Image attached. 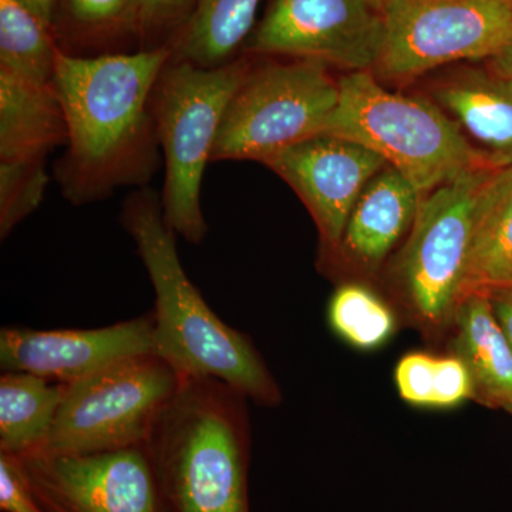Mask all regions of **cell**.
Wrapping results in <instances>:
<instances>
[{
  "mask_svg": "<svg viewBox=\"0 0 512 512\" xmlns=\"http://www.w3.org/2000/svg\"><path fill=\"white\" fill-rule=\"evenodd\" d=\"M15 458L46 512H165L147 444Z\"/></svg>",
  "mask_w": 512,
  "mask_h": 512,
  "instance_id": "11",
  "label": "cell"
},
{
  "mask_svg": "<svg viewBox=\"0 0 512 512\" xmlns=\"http://www.w3.org/2000/svg\"><path fill=\"white\" fill-rule=\"evenodd\" d=\"M488 69L493 70L494 73L500 76L512 79V35L508 42L501 47L497 55L491 57Z\"/></svg>",
  "mask_w": 512,
  "mask_h": 512,
  "instance_id": "30",
  "label": "cell"
},
{
  "mask_svg": "<svg viewBox=\"0 0 512 512\" xmlns=\"http://www.w3.org/2000/svg\"><path fill=\"white\" fill-rule=\"evenodd\" d=\"M491 302H493L495 316L512 345V288L493 293Z\"/></svg>",
  "mask_w": 512,
  "mask_h": 512,
  "instance_id": "29",
  "label": "cell"
},
{
  "mask_svg": "<svg viewBox=\"0 0 512 512\" xmlns=\"http://www.w3.org/2000/svg\"><path fill=\"white\" fill-rule=\"evenodd\" d=\"M386 39L376 70L412 80L497 55L512 35V0H380Z\"/></svg>",
  "mask_w": 512,
  "mask_h": 512,
  "instance_id": "8",
  "label": "cell"
},
{
  "mask_svg": "<svg viewBox=\"0 0 512 512\" xmlns=\"http://www.w3.org/2000/svg\"><path fill=\"white\" fill-rule=\"evenodd\" d=\"M66 116L53 83L0 69V163L46 160L66 146Z\"/></svg>",
  "mask_w": 512,
  "mask_h": 512,
  "instance_id": "15",
  "label": "cell"
},
{
  "mask_svg": "<svg viewBox=\"0 0 512 512\" xmlns=\"http://www.w3.org/2000/svg\"><path fill=\"white\" fill-rule=\"evenodd\" d=\"M170 57L171 47L99 56L59 49L53 84L69 138L55 177L70 204L147 187L157 173L161 148L151 96Z\"/></svg>",
  "mask_w": 512,
  "mask_h": 512,
  "instance_id": "1",
  "label": "cell"
},
{
  "mask_svg": "<svg viewBox=\"0 0 512 512\" xmlns=\"http://www.w3.org/2000/svg\"><path fill=\"white\" fill-rule=\"evenodd\" d=\"M328 318L340 338L362 350L379 348L396 328L389 306L375 292L357 284L340 286L330 299Z\"/></svg>",
  "mask_w": 512,
  "mask_h": 512,
  "instance_id": "23",
  "label": "cell"
},
{
  "mask_svg": "<svg viewBox=\"0 0 512 512\" xmlns=\"http://www.w3.org/2000/svg\"><path fill=\"white\" fill-rule=\"evenodd\" d=\"M436 382V357L426 353H410L400 360L396 369V384L407 403L433 407Z\"/></svg>",
  "mask_w": 512,
  "mask_h": 512,
  "instance_id": "26",
  "label": "cell"
},
{
  "mask_svg": "<svg viewBox=\"0 0 512 512\" xmlns=\"http://www.w3.org/2000/svg\"><path fill=\"white\" fill-rule=\"evenodd\" d=\"M512 288V167L495 170L478 190L473 239L461 298ZM460 302V301H458Z\"/></svg>",
  "mask_w": 512,
  "mask_h": 512,
  "instance_id": "18",
  "label": "cell"
},
{
  "mask_svg": "<svg viewBox=\"0 0 512 512\" xmlns=\"http://www.w3.org/2000/svg\"><path fill=\"white\" fill-rule=\"evenodd\" d=\"M433 97L485 167H512V79L490 69H466L437 84Z\"/></svg>",
  "mask_w": 512,
  "mask_h": 512,
  "instance_id": "14",
  "label": "cell"
},
{
  "mask_svg": "<svg viewBox=\"0 0 512 512\" xmlns=\"http://www.w3.org/2000/svg\"><path fill=\"white\" fill-rule=\"evenodd\" d=\"M339 101V80L319 60L252 62L222 119L211 161H259L319 136Z\"/></svg>",
  "mask_w": 512,
  "mask_h": 512,
  "instance_id": "7",
  "label": "cell"
},
{
  "mask_svg": "<svg viewBox=\"0 0 512 512\" xmlns=\"http://www.w3.org/2000/svg\"><path fill=\"white\" fill-rule=\"evenodd\" d=\"M251 64V57L244 56L208 69L170 57L154 87L151 114L165 165L163 217L190 244L207 237L201 205L205 168L229 103Z\"/></svg>",
  "mask_w": 512,
  "mask_h": 512,
  "instance_id": "5",
  "label": "cell"
},
{
  "mask_svg": "<svg viewBox=\"0 0 512 512\" xmlns=\"http://www.w3.org/2000/svg\"><path fill=\"white\" fill-rule=\"evenodd\" d=\"M49 180L46 160L0 163V238L39 208Z\"/></svg>",
  "mask_w": 512,
  "mask_h": 512,
  "instance_id": "24",
  "label": "cell"
},
{
  "mask_svg": "<svg viewBox=\"0 0 512 512\" xmlns=\"http://www.w3.org/2000/svg\"><path fill=\"white\" fill-rule=\"evenodd\" d=\"M468 399H476V390L463 360L457 356L436 359L433 407L448 409Z\"/></svg>",
  "mask_w": 512,
  "mask_h": 512,
  "instance_id": "27",
  "label": "cell"
},
{
  "mask_svg": "<svg viewBox=\"0 0 512 512\" xmlns=\"http://www.w3.org/2000/svg\"><path fill=\"white\" fill-rule=\"evenodd\" d=\"M197 0H143L138 50L171 47L194 12Z\"/></svg>",
  "mask_w": 512,
  "mask_h": 512,
  "instance_id": "25",
  "label": "cell"
},
{
  "mask_svg": "<svg viewBox=\"0 0 512 512\" xmlns=\"http://www.w3.org/2000/svg\"><path fill=\"white\" fill-rule=\"evenodd\" d=\"M264 164L298 194L330 248L340 247L360 194L389 165L362 144L325 134L286 147Z\"/></svg>",
  "mask_w": 512,
  "mask_h": 512,
  "instance_id": "12",
  "label": "cell"
},
{
  "mask_svg": "<svg viewBox=\"0 0 512 512\" xmlns=\"http://www.w3.org/2000/svg\"><path fill=\"white\" fill-rule=\"evenodd\" d=\"M178 386L180 375L154 352L117 360L66 384L49 439L37 453L146 446Z\"/></svg>",
  "mask_w": 512,
  "mask_h": 512,
  "instance_id": "6",
  "label": "cell"
},
{
  "mask_svg": "<svg viewBox=\"0 0 512 512\" xmlns=\"http://www.w3.org/2000/svg\"><path fill=\"white\" fill-rule=\"evenodd\" d=\"M0 510L2 512H46L19 461L8 454H0Z\"/></svg>",
  "mask_w": 512,
  "mask_h": 512,
  "instance_id": "28",
  "label": "cell"
},
{
  "mask_svg": "<svg viewBox=\"0 0 512 512\" xmlns=\"http://www.w3.org/2000/svg\"><path fill=\"white\" fill-rule=\"evenodd\" d=\"M421 198L396 168L386 165L360 194L340 248L359 264L379 265L412 228Z\"/></svg>",
  "mask_w": 512,
  "mask_h": 512,
  "instance_id": "16",
  "label": "cell"
},
{
  "mask_svg": "<svg viewBox=\"0 0 512 512\" xmlns=\"http://www.w3.org/2000/svg\"><path fill=\"white\" fill-rule=\"evenodd\" d=\"M504 410H507V412H508V413H510V414H511V416H512V404H511V406H507V407H505V409H504Z\"/></svg>",
  "mask_w": 512,
  "mask_h": 512,
  "instance_id": "32",
  "label": "cell"
},
{
  "mask_svg": "<svg viewBox=\"0 0 512 512\" xmlns=\"http://www.w3.org/2000/svg\"><path fill=\"white\" fill-rule=\"evenodd\" d=\"M457 333L454 356L473 379L476 399L503 409L512 404V345L495 316L491 296L470 293L453 315Z\"/></svg>",
  "mask_w": 512,
  "mask_h": 512,
  "instance_id": "17",
  "label": "cell"
},
{
  "mask_svg": "<svg viewBox=\"0 0 512 512\" xmlns=\"http://www.w3.org/2000/svg\"><path fill=\"white\" fill-rule=\"evenodd\" d=\"M23 5L42 20L52 32L53 18H55L57 0H19Z\"/></svg>",
  "mask_w": 512,
  "mask_h": 512,
  "instance_id": "31",
  "label": "cell"
},
{
  "mask_svg": "<svg viewBox=\"0 0 512 512\" xmlns=\"http://www.w3.org/2000/svg\"><path fill=\"white\" fill-rule=\"evenodd\" d=\"M143 0H57L52 35L64 53H126L140 32Z\"/></svg>",
  "mask_w": 512,
  "mask_h": 512,
  "instance_id": "19",
  "label": "cell"
},
{
  "mask_svg": "<svg viewBox=\"0 0 512 512\" xmlns=\"http://www.w3.org/2000/svg\"><path fill=\"white\" fill-rule=\"evenodd\" d=\"M379 2H380V0H379Z\"/></svg>",
  "mask_w": 512,
  "mask_h": 512,
  "instance_id": "33",
  "label": "cell"
},
{
  "mask_svg": "<svg viewBox=\"0 0 512 512\" xmlns=\"http://www.w3.org/2000/svg\"><path fill=\"white\" fill-rule=\"evenodd\" d=\"M493 170L473 171L421 198L400 276L414 311L427 325L453 319L463 292L478 190Z\"/></svg>",
  "mask_w": 512,
  "mask_h": 512,
  "instance_id": "9",
  "label": "cell"
},
{
  "mask_svg": "<svg viewBox=\"0 0 512 512\" xmlns=\"http://www.w3.org/2000/svg\"><path fill=\"white\" fill-rule=\"evenodd\" d=\"M384 39L379 0H272L244 52L370 72L382 57Z\"/></svg>",
  "mask_w": 512,
  "mask_h": 512,
  "instance_id": "10",
  "label": "cell"
},
{
  "mask_svg": "<svg viewBox=\"0 0 512 512\" xmlns=\"http://www.w3.org/2000/svg\"><path fill=\"white\" fill-rule=\"evenodd\" d=\"M153 313L96 329L0 330V367L72 384L126 357L153 352Z\"/></svg>",
  "mask_w": 512,
  "mask_h": 512,
  "instance_id": "13",
  "label": "cell"
},
{
  "mask_svg": "<svg viewBox=\"0 0 512 512\" xmlns=\"http://www.w3.org/2000/svg\"><path fill=\"white\" fill-rule=\"evenodd\" d=\"M261 0H197L185 28L171 45V60L224 66L238 59L255 29Z\"/></svg>",
  "mask_w": 512,
  "mask_h": 512,
  "instance_id": "21",
  "label": "cell"
},
{
  "mask_svg": "<svg viewBox=\"0 0 512 512\" xmlns=\"http://www.w3.org/2000/svg\"><path fill=\"white\" fill-rule=\"evenodd\" d=\"M120 221L156 295L153 352L180 376L212 377L264 406L281 402V390L251 340L215 315L185 274L160 195L137 188L124 201Z\"/></svg>",
  "mask_w": 512,
  "mask_h": 512,
  "instance_id": "2",
  "label": "cell"
},
{
  "mask_svg": "<svg viewBox=\"0 0 512 512\" xmlns=\"http://www.w3.org/2000/svg\"><path fill=\"white\" fill-rule=\"evenodd\" d=\"M66 384L25 372L0 377V454L25 457L45 446Z\"/></svg>",
  "mask_w": 512,
  "mask_h": 512,
  "instance_id": "20",
  "label": "cell"
},
{
  "mask_svg": "<svg viewBox=\"0 0 512 512\" xmlns=\"http://www.w3.org/2000/svg\"><path fill=\"white\" fill-rule=\"evenodd\" d=\"M247 400L212 377L180 376L147 443L165 512H251Z\"/></svg>",
  "mask_w": 512,
  "mask_h": 512,
  "instance_id": "3",
  "label": "cell"
},
{
  "mask_svg": "<svg viewBox=\"0 0 512 512\" xmlns=\"http://www.w3.org/2000/svg\"><path fill=\"white\" fill-rule=\"evenodd\" d=\"M320 134L375 151L423 197L487 168L446 111L434 101L389 92L372 72L339 79L338 106Z\"/></svg>",
  "mask_w": 512,
  "mask_h": 512,
  "instance_id": "4",
  "label": "cell"
},
{
  "mask_svg": "<svg viewBox=\"0 0 512 512\" xmlns=\"http://www.w3.org/2000/svg\"><path fill=\"white\" fill-rule=\"evenodd\" d=\"M59 52L50 29L19 0H0V69L53 83Z\"/></svg>",
  "mask_w": 512,
  "mask_h": 512,
  "instance_id": "22",
  "label": "cell"
}]
</instances>
